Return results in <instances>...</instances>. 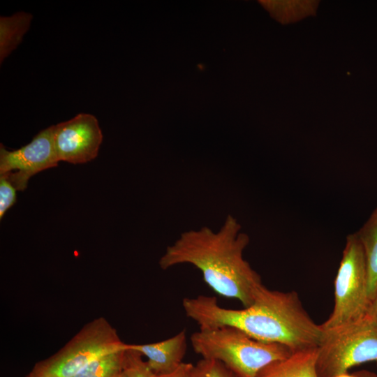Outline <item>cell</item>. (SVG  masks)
I'll list each match as a JSON object with an SVG mask.
<instances>
[{
	"mask_svg": "<svg viewBox=\"0 0 377 377\" xmlns=\"http://www.w3.org/2000/svg\"><path fill=\"white\" fill-rule=\"evenodd\" d=\"M182 306L200 329L234 327L256 340L286 346L293 353L318 348L323 334L294 290H269L263 285L253 303L243 309L223 308L215 297L206 295L184 298Z\"/></svg>",
	"mask_w": 377,
	"mask_h": 377,
	"instance_id": "obj_1",
	"label": "cell"
},
{
	"mask_svg": "<svg viewBox=\"0 0 377 377\" xmlns=\"http://www.w3.org/2000/svg\"><path fill=\"white\" fill-rule=\"evenodd\" d=\"M249 241L237 219L229 214L217 231L203 226L182 232L167 247L158 263L163 269L191 265L214 292L238 300L247 307L263 285L260 275L244 258Z\"/></svg>",
	"mask_w": 377,
	"mask_h": 377,
	"instance_id": "obj_2",
	"label": "cell"
},
{
	"mask_svg": "<svg viewBox=\"0 0 377 377\" xmlns=\"http://www.w3.org/2000/svg\"><path fill=\"white\" fill-rule=\"evenodd\" d=\"M191 343L202 358L222 362L237 377H256L266 366L293 353L286 346L256 340L230 326L200 329L191 335Z\"/></svg>",
	"mask_w": 377,
	"mask_h": 377,
	"instance_id": "obj_3",
	"label": "cell"
},
{
	"mask_svg": "<svg viewBox=\"0 0 377 377\" xmlns=\"http://www.w3.org/2000/svg\"><path fill=\"white\" fill-rule=\"evenodd\" d=\"M369 362L377 364V326L367 316L323 330L317 348L318 377H336L354 366Z\"/></svg>",
	"mask_w": 377,
	"mask_h": 377,
	"instance_id": "obj_4",
	"label": "cell"
},
{
	"mask_svg": "<svg viewBox=\"0 0 377 377\" xmlns=\"http://www.w3.org/2000/svg\"><path fill=\"white\" fill-rule=\"evenodd\" d=\"M365 258L355 232L347 235L334 280V304L322 324L329 330L367 316L371 305Z\"/></svg>",
	"mask_w": 377,
	"mask_h": 377,
	"instance_id": "obj_5",
	"label": "cell"
},
{
	"mask_svg": "<svg viewBox=\"0 0 377 377\" xmlns=\"http://www.w3.org/2000/svg\"><path fill=\"white\" fill-rule=\"evenodd\" d=\"M124 344L105 318H97L53 355L36 363L26 377H73L94 359Z\"/></svg>",
	"mask_w": 377,
	"mask_h": 377,
	"instance_id": "obj_6",
	"label": "cell"
},
{
	"mask_svg": "<svg viewBox=\"0 0 377 377\" xmlns=\"http://www.w3.org/2000/svg\"><path fill=\"white\" fill-rule=\"evenodd\" d=\"M54 125L40 131L32 140L14 151L0 145V176L18 191H24L34 175L58 165Z\"/></svg>",
	"mask_w": 377,
	"mask_h": 377,
	"instance_id": "obj_7",
	"label": "cell"
},
{
	"mask_svg": "<svg viewBox=\"0 0 377 377\" xmlns=\"http://www.w3.org/2000/svg\"><path fill=\"white\" fill-rule=\"evenodd\" d=\"M103 134L98 119L88 113L54 125V142L59 161L85 163L98 153Z\"/></svg>",
	"mask_w": 377,
	"mask_h": 377,
	"instance_id": "obj_8",
	"label": "cell"
},
{
	"mask_svg": "<svg viewBox=\"0 0 377 377\" xmlns=\"http://www.w3.org/2000/svg\"><path fill=\"white\" fill-rule=\"evenodd\" d=\"M128 348L147 357V364L155 375L174 371L183 362L186 338L183 330L168 339L147 344H128Z\"/></svg>",
	"mask_w": 377,
	"mask_h": 377,
	"instance_id": "obj_9",
	"label": "cell"
},
{
	"mask_svg": "<svg viewBox=\"0 0 377 377\" xmlns=\"http://www.w3.org/2000/svg\"><path fill=\"white\" fill-rule=\"evenodd\" d=\"M317 348L294 352L286 359L263 368L256 377H318Z\"/></svg>",
	"mask_w": 377,
	"mask_h": 377,
	"instance_id": "obj_10",
	"label": "cell"
},
{
	"mask_svg": "<svg viewBox=\"0 0 377 377\" xmlns=\"http://www.w3.org/2000/svg\"><path fill=\"white\" fill-rule=\"evenodd\" d=\"M355 233L365 258L369 293L371 302L377 293V205Z\"/></svg>",
	"mask_w": 377,
	"mask_h": 377,
	"instance_id": "obj_11",
	"label": "cell"
},
{
	"mask_svg": "<svg viewBox=\"0 0 377 377\" xmlns=\"http://www.w3.org/2000/svg\"><path fill=\"white\" fill-rule=\"evenodd\" d=\"M32 19L30 13L19 12L0 17V61H2L21 43Z\"/></svg>",
	"mask_w": 377,
	"mask_h": 377,
	"instance_id": "obj_12",
	"label": "cell"
},
{
	"mask_svg": "<svg viewBox=\"0 0 377 377\" xmlns=\"http://www.w3.org/2000/svg\"><path fill=\"white\" fill-rule=\"evenodd\" d=\"M126 344L94 359L73 377H113L121 372Z\"/></svg>",
	"mask_w": 377,
	"mask_h": 377,
	"instance_id": "obj_13",
	"label": "cell"
},
{
	"mask_svg": "<svg viewBox=\"0 0 377 377\" xmlns=\"http://www.w3.org/2000/svg\"><path fill=\"white\" fill-rule=\"evenodd\" d=\"M272 16L282 23L298 20L314 13L317 1H261Z\"/></svg>",
	"mask_w": 377,
	"mask_h": 377,
	"instance_id": "obj_14",
	"label": "cell"
},
{
	"mask_svg": "<svg viewBox=\"0 0 377 377\" xmlns=\"http://www.w3.org/2000/svg\"><path fill=\"white\" fill-rule=\"evenodd\" d=\"M192 377H237L222 362L211 359L199 360L193 365Z\"/></svg>",
	"mask_w": 377,
	"mask_h": 377,
	"instance_id": "obj_15",
	"label": "cell"
},
{
	"mask_svg": "<svg viewBox=\"0 0 377 377\" xmlns=\"http://www.w3.org/2000/svg\"><path fill=\"white\" fill-rule=\"evenodd\" d=\"M139 352L128 348L126 344L124 369L127 377H154V374L142 360Z\"/></svg>",
	"mask_w": 377,
	"mask_h": 377,
	"instance_id": "obj_16",
	"label": "cell"
},
{
	"mask_svg": "<svg viewBox=\"0 0 377 377\" xmlns=\"http://www.w3.org/2000/svg\"><path fill=\"white\" fill-rule=\"evenodd\" d=\"M16 189L6 178L0 176V219L16 202Z\"/></svg>",
	"mask_w": 377,
	"mask_h": 377,
	"instance_id": "obj_17",
	"label": "cell"
},
{
	"mask_svg": "<svg viewBox=\"0 0 377 377\" xmlns=\"http://www.w3.org/2000/svg\"><path fill=\"white\" fill-rule=\"evenodd\" d=\"M193 365L182 362L174 371L163 375H154V377H192Z\"/></svg>",
	"mask_w": 377,
	"mask_h": 377,
	"instance_id": "obj_18",
	"label": "cell"
},
{
	"mask_svg": "<svg viewBox=\"0 0 377 377\" xmlns=\"http://www.w3.org/2000/svg\"><path fill=\"white\" fill-rule=\"evenodd\" d=\"M367 316L377 326V293L371 302Z\"/></svg>",
	"mask_w": 377,
	"mask_h": 377,
	"instance_id": "obj_19",
	"label": "cell"
},
{
	"mask_svg": "<svg viewBox=\"0 0 377 377\" xmlns=\"http://www.w3.org/2000/svg\"><path fill=\"white\" fill-rule=\"evenodd\" d=\"M113 377H127V375L124 369L121 372L119 373Z\"/></svg>",
	"mask_w": 377,
	"mask_h": 377,
	"instance_id": "obj_20",
	"label": "cell"
}]
</instances>
